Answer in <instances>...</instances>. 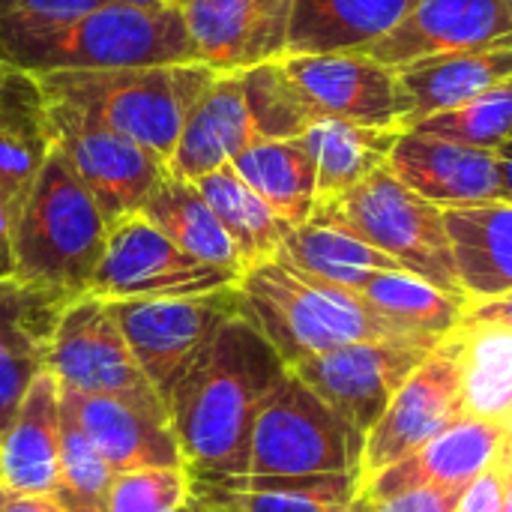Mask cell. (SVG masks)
<instances>
[{
    "label": "cell",
    "mask_w": 512,
    "mask_h": 512,
    "mask_svg": "<svg viewBox=\"0 0 512 512\" xmlns=\"http://www.w3.org/2000/svg\"><path fill=\"white\" fill-rule=\"evenodd\" d=\"M285 369L276 348L243 315L225 321L165 399L192 474L240 477L249 471L255 417Z\"/></svg>",
    "instance_id": "cell-1"
},
{
    "label": "cell",
    "mask_w": 512,
    "mask_h": 512,
    "mask_svg": "<svg viewBox=\"0 0 512 512\" xmlns=\"http://www.w3.org/2000/svg\"><path fill=\"white\" fill-rule=\"evenodd\" d=\"M0 63L27 75L198 63L177 3L102 6L51 24L0 18Z\"/></svg>",
    "instance_id": "cell-2"
},
{
    "label": "cell",
    "mask_w": 512,
    "mask_h": 512,
    "mask_svg": "<svg viewBox=\"0 0 512 512\" xmlns=\"http://www.w3.org/2000/svg\"><path fill=\"white\" fill-rule=\"evenodd\" d=\"M237 294L240 315L276 348L285 366L354 342L417 336L384 318L357 291L321 282L282 258L243 270Z\"/></svg>",
    "instance_id": "cell-3"
},
{
    "label": "cell",
    "mask_w": 512,
    "mask_h": 512,
    "mask_svg": "<svg viewBox=\"0 0 512 512\" xmlns=\"http://www.w3.org/2000/svg\"><path fill=\"white\" fill-rule=\"evenodd\" d=\"M105 240L99 204L54 147L15 222V279L75 300L90 291Z\"/></svg>",
    "instance_id": "cell-4"
},
{
    "label": "cell",
    "mask_w": 512,
    "mask_h": 512,
    "mask_svg": "<svg viewBox=\"0 0 512 512\" xmlns=\"http://www.w3.org/2000/svg\"><path fill=\"white\" fill-rule=\"evenodd\" d=\"M219 72L204 63L33 75L42 96L87 111L108 129L171 159L183 123Z\"/></svg>",
    "instance_id": "cell-5"
},
{
    "label": "cell",
    "mask_w": 512,
    "mask_h": 512,
    "mask_svg": "<svg viewBox=\"0 0 512 512\" xmlns=\"http://www.w3.org/2000/svg\"><path fill=\"white\" fill-rule=\"evenodd\" d=\"M312 219L360 237L390 255L405 273L468 300L456 276L444 210L408 189L387 165L345 195L318 204Z\"/></svg>",
    "instance_id": "cell-6"
},
{
    "label": "cell",
    "mask_w": 512,
    "mask_h": 512,
    "mask_svg": "<svg viewBox=\"0 0 512 512\" xmlns=\"http://www.w3.org/2000/svg\"><path fill=\"white\" fill-rule=\"evenodd\" d=\"M366 435L318 399L291 369L264 399L249 444L252 477H324L363 468Z\"/></svg>",
    "instance_id": "cell-7"
},
{
    "label": "cell",
    "mask_w": 512,
    "mask_h": 512,
    "mask_svg": "<svg viewBox=\"0 0 512 512\" xmlns=\"http://www.w3.org/2000/svg\"><path fill=\"white\" fill-rule=\"evenodd\" d=\"M237 282V270L198 261L195 255L171 243L150 219H144L141 213H129L108 225L105 252L87 294L105 303L174 300L225 291Z\"/></svg>",
    "instance_id": "cell-8"
},
{
    "label": "cell",
    "mask_w": 512,
    "mask_h": 512,
    "mask_svg": "<svg viewBox=\"0 0 512 512\" xmlns=\"http://www.w3.org/2000/svg\"><path fill=\"white\" fill-rule=\"evenodd\" d=\"M108 312L117 321L135 363L165 402L171 387L213 342L225 321L240 315V294L234 285L201 297L120 300L108 303Z\"/></svg>",
    "instance_id": "cell-9"
},
{
    "label": "cell",
    "mask_w": 512,
    "mask_h": 512,
    "mask_svg": "<svg viewBox=\"0 0 512 512\" xmlns=\"http://www.w3.org/2000/svg\"><path fill=\"white\" fill-rule=\"evenodd\" d=\"M465 417L468 411L462 390V330L456 327L408 375V381L387 405L384 417L366 432L360 486Z\"/></svg>",
    "instance_id": "cell-10"
},
{
    "label": "cell",
    "mask_w": 512,
    "mask_h": 512,
    "mask_svg": "<svg viewBox=\"0 0 512 512\" xmlns=\"http://www.w3.org/2000/svg\"><path fill=\"white\" fill-rule=\"evenodd\" d=\"M438 342L441 339L432 336L354 342L306 357L288 369L339 417L366 435Z\"/></svg>",
    "instance_id": "cell-11"
},
{
    "label": "cell",
    "mask_w": 512,
    "mask_h": 512,
    "mask_svg": "<svg viewBox=\"0 0 512 512\" xmlns=\"http://www.w3.org/2000/svg\"><path fill=\"white\" fill-rule=\"evenodd\" d=\"M45 111L54 147L69 159L72 171L99 204L105 222L111 225L129 213H138L165 177V162L81 108L45 99Z\"/></svg>",
    "instance_id": "cell-12"
},
{
    "label": "cell",
    "mask_w": 512,
    "mask_h": 512,
    "mask_svg": "<svg viewBox=\"0 0 512 512\" xmlns=\"http://www.w3.org/2000/svg\"><path fill=\"white\" fill-rule=\"evenodd\" d=\"M45 372L60 390L162 402L135 363L108 303L93 294H81L63 306L48 342Z\"/></svg>",
    "instance_id": "cell-13"
},
{
    "label": "cell",
    "mask_w": 512,
    "mask_h": 512,
    "mask_svg": "<svg viewBox=\"0 0 512 512\" xmlns=\"http://www.w3.org/2000/svg\"><path fill=\"white\" fill-rule=\"evenodd\" d=\"M285 72L303 93L315 120H348L375 129H399L408 117V96L399 72L363 51L285 54Z\"/></svg>",
    "instance_id": "cell-14"
},
{
    "label": "cell",
    "mask_w": 512,
    "mask_h": 512,
    "mask_svg": "<svg viewBox=\"0 0 512 512\" xmlns=\"http://www.w3.org/2000/svg\"><path fill=\"white\" fill-rule=\"evenodd\" d=\"M195 60L219 75H240L288 54L294 0H180Z\"/></svg>",
    "instance_id": "cell-15"
},
{
    "label": "cell",
    "mask_w": 512,
    "mask_h": 512,
    "mask_svg": "<svg viewBox=\"0 0 512 512\" xmlns=\"http://www.w3.org/2000/svg\"><path fill=\"white\" fill-rule=\"evenodd\" d=\"M477 48H512L507 0H417L411 12L369 51L390 69Z\"/></svg>",
    "instance_id": "cell-16"
},
{
    "label": "cell",
    "mask_w": 512,
    "mask_h": 512,
    "mask_svg": "<svg viewBox=\"0 0 512 512\" xmlns=\"http://www.w3.org/2000/svg\"><path fill=\"white\" fill-rule=\"evenodd\" d=\"M60 408L81 426L87 441L111 465L114 474L144 468H186L165 402L60 390Z\"/></svg>",
    "instance_id": "cell-17"
},
{
    "label": "cell",
    "mask_w": 512,
    "mask_h": 512,
    "mask_svg": "<svg viewBox=\"0 0 512 512\" xmlns=\"http://www.w3.org/2000/svg\"><path fill=\"white\" fill-rule=\"evenodd\" d=\"M387 168L435 207H474L501 201V171L495 150H480L420 132H402Z\"/></svg>",
    "instance_id": "cell-18"
},
{
    "label": "cell",
    "mask_w": 512,
    "mask_h": 512,
    "mask_svg": "<svg viewBox=\"0 0 512 512\" xmlns=\"http://www.w3.org/2000/svg\"><path fill=\"white\" fill-rule=\"evenodd\" d=\"M507 441L504 423L465 417L447 432L426 441L420 450L390 465L378 477L360 486V492L378 504L417 489H465L474 477L489 471Z\"/></svg>",
    "instance_id": "cell-19"
},
{
    "label": "cell",
    "mask_w": 512,
    "mask_h": 512,
    "mask_svg": "<svg viewBox=\"0 0 512 512\" xmlns=\"http://www.w3.org/2000/svg\"><path fill=\"white\" fill-rule=\"evenodd\" d=\"M69 297L24 285L0 282V435L15 420L24 393L45 372L48 342Z\"/></svg>",
    "instance_id": "cell-20"
},
{
    "label": "cell",
    "mask_w": 512,
    "mask_h": 512,
    "mask_svg": "<svg viewBox=\"0 0 512 512\" xmlns=\"http://www.w3.org/2000/svg\"><path fill=\"white\" fill-rule=\"evenodd\" d=\"M255 138L240 75H216L189 111L165 171L177 180L198 183L201 177L231 165Z\"/></svg>",
    "instance_id": "cell-21"
},
{
    "label": "cell",
    "mask_w": 512,
    "mask_h": 512,
    "mask_svg": "<svg viewBox=\"0 0 512 512\" xmlns=\"http://www.w3.org/2000/svg\"><path fill=\"white\" fill-rule=\"evenodd\" d=\"M189 501L207 512H327L357 498V474L324 477H219L192 474Z\"/></svg>",
    "instance_id": "cell-22"
},
{
    "label": "cell",
    "mask_w": 512,
    "mask_h": 512,
    "mask_svg": "<svg viewBox=\"0 0 512 512\" xmlns=\"http://www.w3.org/2000/svg\"><path fill=\"white\" fill-rule=\"evenodd\" d=\"M60 468V387L42 372L0 435V486L21 495H51Z\"/></svg>",
    "instance_id": "cell-23"
},
{
    "label": "cell",
    "mask_w": 512,
    "mask_h": 512,
    "mask_svg": "<svg viewBox=\"0 0 512 512\" xmlns=\"http://www.w3.org/2000/svg\"><path fill=\"white\" fill-rule=\"evenodd\" d=\"M51 150L54 135L36 78L6 69L0 81V198L18 213Z\"/></svg>",
    "instance_id": "cell-24"
},
{
    "label": "cell",
    "mask_w": 512,
    "mask_h": 512,
    "mask_svg": "<svg viewBox=\"0 0 512 512\" xmlns=\"http://www.w3.org/2000/svg\"><path fill=\"white\" fill-rule=\"evenodd\" d=\"M396 72L408 96V117L402 123V132H408L438 111L456 108L504 81H512V48L438 54L408 63Z\"/></svg>",
    "instance_id": "cell-25"
},
{
    "label": "cell",
    "mask_w": 512,
    "mask_h": 512,
    "mask_svg": "<svg viewBox=\"0 0 512 512\" xmlns=\"http://www.w3.org/2000/svg\"><path fill=\"white\" fill-rule=\"evenodd\" d=\"M444 225L456 276L468 300H492L512 291V204L489 201L447 207Z\"/></svg>",
    "instance_id": "cell-26"
},
{
    "label": "cell",
    "mask_w": 512,
    "mask_h": 512,
    "mask_svg": "<svg viewBox=\"0 0 512 512\" xmlns=\"http://www.w3.org/2000/svg\"><path fill=\"white\" fill-rule=\"evenodd\" d=\"M417 0H294L288 54L369 51Z\"/></svg>",
    "instance_id": "cell-27"
},
{
    "label": "cell",
    "mask_w": 512,
    "mask_h": 512,
    "mask_svg": "<svg viewBox=\"0 0 512 512\" xmlns=\"http://www.w3.org/2000/svg\"><path fill=\"white\" fill-rule=\"evenodd\" d=\"M231 165L288 228H300L312 219L318 204V171L300 138H255Z\"/></svg>",
    "instance_id": "cell-28"
},
{
    "label": "cell",
    "mask_w": 512,
    "mask_h": 512,
    "mask_svg": "<svg viewBox=\"0 0 512 512\" xmlns=\"http://www.w3.org/2000/svg\"><path fill=\"white\" fill-rule=\"evenodd\" d=\"M402 132L399 129H375L348 120H318L312 123L300 141L315 159L318 171V204H327L369 174L387 165L390 150ZM315 204V207H318Z\"/></svg>",
    "instance_id": "cell-29"
},
{
    "label": "cell",
    "mask_w": 512,
    "mask_h": 512,
    "mask_svg": "<svg viewBox=\"0 0 512 512\" xmlns=\"http://www.w3.org/2000/svg\"><path fill=\"white\" fill-rule=\"evenodd\" d=\"M138 213L150 219L183 252L195 255L198 261L237 270L243 276V261L234 240L228 237L219 216L213 213V207L207 204L195 183L177 180L165 171V177L156 183V189L150 192Z\"/></svg>",
    "instance_id": "cell-30"
},
{
    "label": "cell",
    "mask_w": 512,
    "mask_h": 512,
    "mask_svg": "<svg viewBox=\"0 0 512 512\" xmlns=\"http://www.w3.org/2000/svg\"><path fill=\"white\" fill-rule=\"evenodd\" d=\"M276 258L288 261L291 267H297L321 282L342 285L351 291H357L366 279H372L378 273L402 270L381 249L363 243L360 237H354L348 231H339V228L315 222V219H309L300 228H291Z\"/></svg>",
    "instance_id": "cell-31"
},
{
    "label": "cell",
    "mask_w": 512,
    "mask_h": 512,
    "mask_svg": "<svg viewBox=\"0 0 512 512\" xmlns=\"http://www.w3.org/2000/svg\"><path fill=\"white\" fill-rule=\"evenodd\" d=\"M195 186L207 198L213 213L219 216L228 237L234 240V246L240 252V261H243V270L279 255V249H282L291 228L234 171V165H225V168L201 177Z\"/></svg>",
    "instance_id": "cell-32"
},
{
    "label": "cell",
    "mask_w": 512,
    "mask_h": 512,
    "mask_svg": "<svg viewBox=\"0 0 512 512\" xmlns=\"http://www.w3.org/2000/svg\"><path fill=\"white\" fill-rule=\"evenodd\" d=\"M357 294L378 309L384 318L399 324L408 333L417 336H435L444 339L450 336L465 315V303L459 297L444 294L441 288L399 270V273H378L366 279Z\"/></svg>",
    "instance_id": "cell-33"
},
{
    "label": "cell",
    "mask_w": 512,
    "mask_h": 512,
    "mask_svg": "<svg viewBox=\"0 0 512 512\" xmlns=\"http://www.w3.org/2000/svg\"><path fill=\"white\" fill-rule=\"evenodd\" d=\"M462 330V390L474 420L510 423L512 417V333L495 327Z\"/></svg>",
    "instance_id": "cell-34"
},
{
    "label": "cell",
    "mask_w": 512,
    "mask_h": 512,
    "mask_svg": "<svg viewBox=\"0 0 512 512\" xmlns=\"http://www.w3.org/2000/svg\"><path fill=\"white\" fill-rule=\"evenodd\" d=\"M117 474L87 441L81 426L60 408V468L51 498L63 512H111Z\"/></svg>",
    "instance_id": "cell-35"
},
{
    "label": "cell",
    "mask_w": 512,
    "mask_h": 512,
    "mask_svg": "<svg viewBox=\"0 0 512 512\" xmlns=\"http://www.w3.org/2000/svg\"><path fill=\"white\" fill-rule=\"evenodd\" d=\"M240 81H243L246 105H249L258 138L291 141V138H300L312 123H318L303 93L285 72L282 60L252 66L240 72Z\"/></svg>",
    "instance_id": "cell-36"
},
{
    "label": "cell",
    "mask_w": 512,
    "mask_h": 512,
    "mask_svg": "<svg viewBox=\"0 0 512 512\" xmlns=\"http://www.w3.org/2000/svg\"><path fill=\"white\" fill-rule=\"evenodd\" d=\"M408 132L480 147V150H498L512 138V81H504L456 108L438 111Z\"/></svg>",
    "instance_id": "cell-37"
},
{
    "label": "cell",
    "mask_w": 512,
    "mask_h": 512,
    "mask_svg": "<svg viewBox=\"0 0 512 512\" xmlns=\"http://www.w3.org/2000/svg\"><path fill=\"white\" fill-rule=\"evenodd\" d=\"M189 468H144L117 474L111 512H174L189 504Z\"/></svg>",
    "instance_id": "cell-38"
},
{
    "label": "cell",
    "mask_w": 512,
    "mask_h": 512,
    "mask_svg": "<svg viewBox=\"0 0 512 512\" xmlns=\"http://www.w3.org/2000/svg\"><path fill=\"white\" fill-rule=\"evenodd\" d=\"M105 0H0L3 21H27V24H51L78 18Z\"/></svg>",
    "instance_id": "cell-39"
},
{
    "label": "cell",
    "mask_w": 512,
    "mask_h": 512,
    "mask_svg": "<svg viewBox=\"0 0 512 512\" xmlns=\"http://www.w3.org/2000/svg\"><path fill=\"white\" fill-rule=\"evenodd\" d=\"M456 512H504V465H501V459L462 489Z\"/></svg>",
    "instance_id": "cell-40"
},
{
    "label": "cell",
    "mask_w": 512,
    "mask_h": 512,
    "mask_svg": "<svg viewBox=\"0 0 512 512\" xmlns=\"http://www.w3.org/2000/svg\"><path fill=\"white\" fill-rule=\"evenodd\" d=\"M462 489H417L372 504V512H456Z\"/></svg>",
    "instance_id": "cell-41"
},
{
    "label": "cell",
    "mask_w": 512,
    "mask_h": 512,
    "mask_svg": "<svg viewBox=\"0 0 512 512\" xmlns=\"http://www.w3.org/2000/svg\"><path fill=\"white\" fill-rule=\"evenodd\" d=\"M462 324L465 327H495V330L512 333V291L492 297V300H468Z\"/></svg>",
    "instance_id": "cell-42"
},
{
    "label": "cell",
    "mask_w": 512,
    "mask_h": 512,
    "mask_svg": "<svg viewBox=\"0 0 512 512\" xmlns=\"http://www.w3.org/2000/svg\"><path fill=\"white\" fill-rule=\"evenodd\" d=\"M15 222L18 210L0 198V282L15 279Z\"/></svg>",
    "instance_id": "cell-43"
},
{
    "label": "cell",
    "mask_w": 512,
    "mask_h": 512,
    "mask_svg": "<svg viewBox=\"0 0 512 512\" xmlns=\"http://www.w3.org/2000/svg\"><path fill=\"white\" fill-rule=\"evenodd\" d=\"M0 512H63L51 495H21L0 486Z\"/></svg>",
    "instance_id": "cell-44"
},
{
    "label": "cell",
    "mask_w": 512,
    "mask_h": 512,
    "mask_svg": "<svg viewBox=\"0 0 512 512\" xmlns=\"http://www.w3.org/2000/svg\"><path fill=\"white\" fill-rule=\"evenodd\" d=\"M498 156V171H501V201L512 204V138L495 150Z\"/></svg>",
    "instance_id": "cell-45"
},
{
    "label": "cell",
    "mask_w": 512,
    "mask_h": 512,
    "mask_svg": "<svg viewBox=\"0 0 512 512\" xmlns=\"http://www.w3.org/2000/svg\"><path fill=\"white\" fill-rule=\"evenodd\" d=\"M501 465H504V512H512V459L507 453H501Z\"/></svg>",
    "instance_id": "cell-46"
},
{
    "label": "cell",
    "mask_w": 512,
    "mask_h": 512,
    "mask_svg": "<svg viewBox=\"0 0 512 512\" xmlns=\"http://www.w3.org/2000/svg\"><path fill=\"white\" fill-rule=\"evenodd\" d=\"M327 512H372V501H369L363 492H357L354 501H348V504H342V507H333V510Z\"/></svg>",
    "instance_id": "cell-47"
},
{
    "label": "cell",
    "mask_w": 512,
    "mask_h": 512,
    "mask_svg": "<svg viewBox=\"0 0 512 512\" xmlns=\"http://www.w3.org/2000/svg\"><path fill=\"white\" fill-rule=\"evenodd\" d=\"M117 3H138V6H165V3H174V0H117Z\"/></svg>",
    "instance_id": "cell-48"
},
{
    "label": "cell",
    "mask_w": 512,
    "mask_h": 512,
    "mask_svg": "<svg viewBox=\"0 0 512 512\" xmlns=\"http://www.w3.org/2000/svg\"><path fill=\"white\" fill-rule=\"evenodd\" d=\"M504 453L512 459V417L510 423H507V441H504Z\"/></svg>",
    "instance_id": "cell-49"
},
{
    "label": "cell",
    "mask_w": 512,
    "mask_h": 512,
    "mask_svg": "<svg viewBox=\"0 0 512 512\" xmlns=\"http://www.w3.org/2000/svg\"><path fill=\"white\" fill-rule=\"evenodd\" d=\"M192 510H195V507H192V501H189V504H183L180 510H174V512H192Z\"/></svg>",
    "instance_id": "cell-50"
},
{
    "label": "cell",
    "mask_w": 512,
    "mask_h": 512,
    "mask_svg": "<svg viewBox=\"0 0 512 512\" xmlns=\"http://www.w3.org/2000/svg\"><path fill=\"white\" fill-rule=\"evenodd\" d=\"M6 69H9V66H3V63H0V81H3V75H6Z\"/></svg>",
    "instance_id": "cell-51"
},
{
    "label": "cell",
    "mask_w": 512,
    "mask_h": 512,
    "mask_svg": "<svg viewBox=\"0 0 512 512\" xmlns=\"http://www.w3.org/2000/svg\"><path fill=\"white\" fill-rule=\"evenodd\" d=\"M192 507H195V504H192ZM192 512H207V510H201V507H195V510H192Z\"/></svg>",
    "instance_id": "cell-52"
},
{
    "label": "cell",
    "mask_w": 512,
    "mask_h": 512,
    "mask_svg": "<svg viewBox=\"0 0 512 512\" xmlns=\"http://www.w3.org/2000/svg\"><path fill=\"white\" fill-rule=\"evenodd\" d=\"M507 3H510V6H512V0H507Z\"/></svg>",
    "instance_id": "cell-53"
},
{
    "label": "cell",
    "mask_w": 512,
    "mask_h": 512,
    "mask_svg": "<svg viewBox=\"0 0 512 512\" xmlns=\"http://www.w3.org/2000/svg\"><path fill=\"white\" fill-rule=\"evenodd\" d=\"M174 3H180V0H174Z\"/></svg>",
    "instance_id": "cell-54"
}]
</instances>
